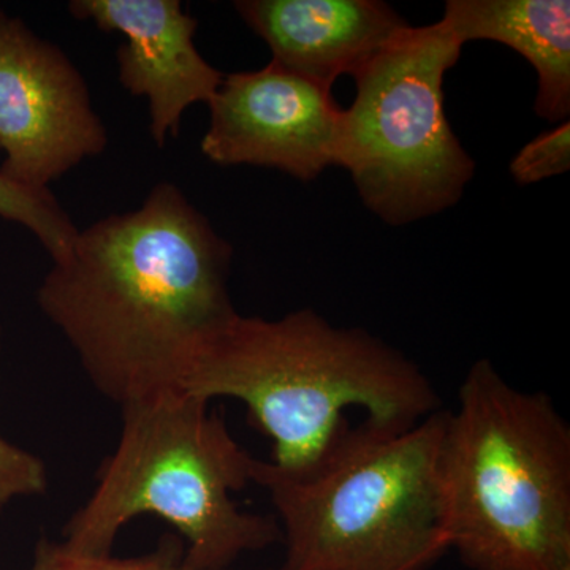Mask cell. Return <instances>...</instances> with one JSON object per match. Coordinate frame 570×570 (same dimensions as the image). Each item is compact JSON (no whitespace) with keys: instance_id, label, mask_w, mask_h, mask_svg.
<instances>
[{"instance_id":"obj_1","label":"cell","mask_w":570,"mask_h":570,"mask_svg":"<svg viewBox=\"0 0 570 570\" xmlns=\"http://www.w3.org/2000/svg\"><path fill=\"white\" fill-rule=\"evenodd\" d=\"M234 247L178 186L78 232L37 302L94 387L119 407L179 389L206 340L238 311Z\"/></svg>"},{"instance_id":"obj_2","label":"cell","mask_w":570,"mask_h":570,"mask_svg":"<svg viewBox=\"0 0 570 570\" xmlns=\"http://www.w3.org/2000/svg\"><path fill=\"white\" fill-rule=\"evenodd\" d=\"M179 389L212 403L242 401L272 439L273 464L296 471L346 425L366 419L412 425L441 409L426 374L362 328H341L313 309L266 321L236 313L206 340Z\"/></svg>"},{"instance_id":"obj_3","label":"cell","mask_w":570,"mask_h":570,"mask_svg":"<svg viewBox=\"0 0 570 570\" xmlns=\"http://www.w3.org/2000/svg\"><path fill=\"white\" fill-rule=\"evenodd\" d=\"M445 411L412 425H344L306 468L254 459L284 558L277 570H428L449 549L441 444Z\"/></svg>"},{"instance_id":"obj_4","label":"cell","mask_w":570,"mask_h":570,"mask_svg":"<svg viewBox=\"0 0 570 570\" xmlns=\"http://www.w3.org/2000/svg\"><path fill=\"white\" fill-rule=\"evenodd\" d=\"M449 549L469 570H570V426L490 360L469 367L441 444Z\"/></svg>"},{"instance_id":"obj_5","label":"cell","mask_w":570,"mask_h":570,"mask_svg":"<svg viewBox=\"0 0 570 570\" xmlns=\"http://www.w3.org/2000/svg\"><path fill=\"white\" fill-rule=\"evenodd\" d=\"M121 409L118 448L63 527L66 546L107 557L141 515L160 517L179 532L189 570H230L245 554L281 542L275 517L236 504L234 493L253 483L254 456L209 401L170 389Z\"/></svg>"},{"instance_id":"obj_6","label":"cell","mask_w":570,"mask_h":570,"mask_svg":"<svg viewBox=\"0 0 570 570\" xmlns=\"http://www.w3.org/2000/svg\"><path fill=\"white\" fill-rule=\"evenodd\" d=\"M461 50L444 20L409 26L354 77L337 167L382 223L400 227L445 212L474 178V159L444 108L445 73Z\"/></svg>"},{"instance_id":"obj_7","label":"cell","mask_w":570,"mask_h":570,"mask_svg":"<svg viewBox=\"0 0 570 570\" xmlns=\"http://www.w3.org/2000/svg\"><path fill=\"white\" fill-rule=\"evenodd\" d=\"M108 146L85 78L56 45L0 11V175L48 189Z\"/></svg>"},{"instance_id":"obj_8","label":"cell","mask_w":570,"mask_h":570,"mask_svg":"<svg viewBox=\"0 0 570 570\" xmlns=\"http://www.w3.org/2000/svg\"><path fill=\"white\" fill-rule=\"evenodd\" d=\"M200 148L217 165L276 168L309 183L337 165L344 110L333 91L269 62L224 75Z\"/></svg>"},{"instance_id":"obj_9","label":"cell","mask_w":570,"mask_h":570,"mask_svg":"<svg viewBox=\"0 0 570 570\" xmlns=\"http://www.w3.org/2000/svg\"><path fill=\"white\" fill-rule=\"evenodd\" d=\"M69 11L126 37L118 48L119 82L148 99L149 132L159 148L178 137L184 111L209 104L223 85L224 75L195 47L197 20L179 0H73Z\"/></svg>"},{"instance_id":"obj_10","label":"cell","mask_w":570,"mask_h":570,"mask_svg":"<svg viewBox=\"0 0 570 570\" xmlns=\"http://www.w3.org/2000/svg\"><path fill=\"white\" fill-rule=\"evenodd\" d=\"M235 9L266 41L273 62L330 91L411 26L379 0H239Z\"/></svg>"},{"instance_id":"obj_11","label":"cell","mask_w":570,"mask_h":570,"mask_svg":"<svg viewBox=\"0 0 570 570\" xmlns=\"http://www.w3.org/2000/svg\"><path fill=\"white\" fill-rule=\"evenodd\" d=\"M442 20L463 47L472 40L499 41L523 56L538 73V116L569 121L568 0H449Z\"/></svg>"},{"instance_id":"obj_12","label":"cell","mask_w":570,"mask_h":570,"mask_svg":"<svg viewBox=\"0 0 570 570\" xmlns=\"http://www.w3.org/2000/svg\"><path fill=\"white\" fill-rule=\"evenodd\" d=\"M0 217L29 228L52 262L69 253L80 232L50 190L28 189L3 175H0Z\"/></svg>"},{"instance_id":"obj_13","label":"cell","mask_w":570,"mask_h":570,"mask_svg":"<svg viewBox=\"0 0 570 570\" xmlns=\"http://www.w3.org/2000/svg\"><path fill=\"white\" fill-rule=\"evenodd\" d=\"M31 570H189L184 564L183 540L174 534L160 539L153 551L138 557H94L70 549L59 540L40 539Z\"/></svg>"},{"instance_id":"obj_14","label":"cell","mask_w":570,"mask_h":570,"mask_svg":"<svg viewBox=\"0 0 570 570\" xmlns=\"http://www.w3.org/2000/svg\"><path fill=\"white\" fill-rule=\"evenodd\" d=\"M570 170V122L557 124L538 135L513 156L510 175L520 186H530Z\"/></svg>"},{"instance_id":"obj_15","label":"cell","mask_w":570,"mask_h":570,"mask_svg":"<svg viewBox=\"0 0 570 570\" xmlns=\"http://www.w3.org/2000/svg\"><path fill=\"white\" fill-rule=\"evenodd\" d=\"M47 489L43 461L0 436V509L17 499L40 497Z\"/></svg>"},{"instance_id":"obj_16","label":"cell","mask_w":570,"mask_h":570,"mask_svg":"<svg viewBox=\"0 0 570 570\" xmlns=\"http://www.w3.org/2000/svg\"><path fill=\"white\" fill-rule=\"evenodd\" d=\"M0 346H2V328H0Z\"/></svg>"}]
</instances>
